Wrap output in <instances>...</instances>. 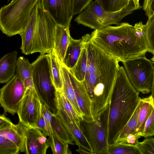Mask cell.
<instances>
[{
	"label": "cell",
	"mask_w": 154,
	"mask_h": 154,
	"mask_svg": "<svg viewBox=\"0 0 154 154\" xmlns=\"http://www.w3.org/2000/svg\"><path fill=\"white\" fill-rule=\"evenodd\" d=\"M90 34L82 36L87 53V67L82 82L91 101L94 119L109 104L120 67L119 61L91 40Z\"/></svg>",
	"instance_id": "1"
},
{
	"label": "cell",
	"mask_w": 154,
	"mask_h": 154,
	"mask_svg": "<svg viewBox=\"0 0 154 154\" xmlns=\"http://www.w3.org/2000/svg\"><path fill=\"white\" fill-rule=\"evenodd\" d=\"M90 35L92 42L119 62L150 52L147 42L136 34L134 26L127 23L95 29Z\"/></svg>",
	"instance_id": "2"
},
{
	"label": "cell",
	"mask_w": 154,
	"mask_h": 154,
	"mask_svg": "<svg viewBox=\"0 0 154 154\" xmlns=\"http://www.w3.org/2000/svg\"><path fill=\"white\" fill-rule=\"evenodd\" d=\"M139 93L130 82L124 68L119 67L109 103L108 143L114 144L137 106Z\"/></svg>",
	"instance_id": "3"
},
{
	"label": "cell",
	"mask_w": 154,
	"mask_h": 154,
	"mask_svg": "<svg viewBox=\"0 0 154 154\" xmlns=\"http://www.w3.org/2000/svg\"><path fill=\"white\" fill-rule=\"evenodd\" d=\"M41 0H15L0 9V29L11 37L20 35L28 23L33 8Z\"/></svg>",
	"instance_id": "4"
},
{
	"label": "cell",
	"mask_w": 154,
	"mask_h": 154,
	"mask_svg": "<svg viewBox=\"0 0 154 154\" xmlns=\"http://www.w3.org/2000/svg\"><path fill=\"white\" fill-rule=\"evenodd\" d=\"M32 78L35 91L41 103L56 113V89L53 82L49 55L41 54L32 63Z\"/></svg>",
	"instance_id": "5"
},
{
	"label": "cell",
	"mask_w": 154,
	"mask_h": 154,
	"mask_svg": "<svg viewBox=\"0 0 154 154\" xmlns=\"http://www.w3.org/2000/svg\"><path fill=\"white\" fill-rule=\"evenodd\" d=\"M128 79L138 92L154 96V62L144 55L122 62Z\"/></svg>",
	"instance_id": "6"
},
{
	"label": "cell",
	"mask_w": 154,
	"mask_h": 154,
	"mask_svg": "<svg viewBox=\"0 0 154 154\" xmlns=\"http://www.w3.org/2000/svg\"><path fill=\"white\" fill-rule=\"evenodd\" d=\"M137 10L133 8H124L117 12L108 13L102 8L96 0H92L74 20L79 24L98 29L113 24L119 25L123 18Z\"/></svg>",
	"instance_id": "7"
},
{
	"label": "cell",
	"mask_w": 154,
	"mask_h": 154,
	"mask_svg": "<svg viewBox=\"0 0 154 154\" xmlns=\"http://www.w3.org/2000/svg\"><path fill=\"white\" fill-rule=\"evenodd\" d=\"M109 104L93 120L81 122L84 133L90 143L94 153L108 154V136Z\"/></svg>",
	"instance_id": "8"
},
{
	"label": "cell",
	"mask_w": 154,
	"mask_h": 154,
	"mask_svg": "<svg viewBox=\"0 0 154 154\" xmlns=\"http://www.w3.org/2000/svg\"><path fill=\"white\" fill-rule=\"evenodd\" d=\"M23 81L17 74L0 89V104L6 113H17L25 91Z\"/></svg>",
	"instance_id": "9"
},
{
	"label": "cell",
	"mask_w": 154,
	"mask_h": 154,
	"mask_svg": "<svg viewBox=\"0 0 154 154\" xmlns=\"http://www.w3.org/2000/svg\"><path fill=\"white\" fill-rule=\"evenodd\" d=\"M41 103L35 88H26L17 113L19 122L26 126L35 127Z\"/></svg>",
	"instance_id": "10"
},
{
	"label": "cell",
	"mask_w": 154,
	"mask_h": 154,
	"mask_svg": "<svg viewBox=\"0 0 154 154\" xmlns=\"http://www.w3.org/2000/svg\"><path fill=\"white\" fill-rule=\"evenodd\" d=\"M37 4L32 10L25 30L20 35L22 40L20 49L22 53L26 55L35 52L45 54L42 48L38 34Z\"/></svg>",
	"instance_id": "11"
},
{
	"label": "cell",
	"mask_w": 154,
	"mask_h": 154,
	"mask_svg": "<svg viewBox=\"0 0 154 154\" xmlns=\"http://www.w3.org/2000/svg\"><path fill=\"white\" fill-rule=\"evenodd\" d=\"M41 4L56 25L69 26L73 15V0H41Z\"/></svg>",
	"instance_id": "12"
},
{
	"label": "cell",
	"mask_w": 154,
	"mask_h": 154,
	"mask_svg": "<svg viewBox=\"0 0 154 154\" xmlns=\"http://www.w3.org/2000/svg\"><path fill=\"white\" fill-rule=\"evenodd\" d=\"M37 19L39 37L45 53L54 48V38L56 23L43 9L41 2L37 4Z\"/></svg>",
	"instance_id": "13"
},
{
	"label": "cell",
	"mask_w": 154,
	"mask_h": 154,
	"mask_svg": "<svg viewBox=\"0 0 154 154\" xmlns=\"http://www.w3.org/2000/svg\"><path fill=\"white\" fill-rule=\"evenodd\" d=\"M46 135L39 129L26 126L25 131L26 154H45L49 147Z\"/></svg>",
	"instance_id": "14"
},
{
	"label": "cell",
	"mask_w": 154,
	"mask_h": 154,
	"mask_svg": "<svg viewBox=\"0 0 154 154\" xmlns=\"http://www.w3.org/2000/svg\"><path fill=\"white\" fill-rule=\"evenodd\" d=\"M68 71L77 104L83 115V119L88 121L93 120L91 101L85 85L82 82L77 80L69 69Z\"/></svg>",
	"instance_id": "15"
},
{
	"label": "cell",
	"mask_w": 154,
	"mask_h": 154,
	"mask_svg": "<svg viewBox=\"0 0 154 154\" xmlns=\"http://www.w3.org/2000/svg\"><path fill=\"white\" fill-rule=\"evenodd\" d=\"M56 114L61 119L76 144L90 154H94L91 145L81 127L60 110L57 109Z\"/></svg>",
	"instance_id": "16"
},
{
	"label": "cell",
	"mask_w": 154,
	"mask_h": 154,
	"mask_svg": "<svg viewBox=\"0 0 154 154\" xmlns=\"http://www.w3.org/2000/svg\"><path fill=\"white\" fill-rule=\"evenodd\" d=\"M26 127L20 122L17 125L12 123L0 128V136L13 142L20 152H25V131Z\"/></svg>",
	"instance_id": "17"
},
{
	"label": "cell",
	"mask_w": 154,
	"mask_h": 154,
	"mask_svg": "<svg viewBox=\"0 0 154 154\" xmlns=\"http://www.w3.org/2000/svg\"><path fill=\"white\" fill-rule=\"evenodd\" d=\"M70 37L69 26L65 27L56 24L53 49L61 62L64 58Z\"/></svg>",
	"instance_id": "18"
},
{
	"label": "cell",
	"mask_w": 154,
	"mask_h": 154,
	"mask_svg": "<svg viewBox=\"0 0 154 154\" xmlns=\"http://www.w3.org/2000/svg\"><path fill=\"white\" fill-rule=\"evenodd\" d=\"M17 52L13 51L0 59V84L6 83L15 75Z\"/></svg>",
	"instance_id": "19"
},
{
	"label": "cell",
	"mask_w": 154,
	"mask_h": 154,
	"mask_svg": "<svg viewBox=\"0 0 154 154\" xmlns=\"http://www.w3.org/2000/svg\"><path fill=\"white\" fill-rule=\"evenodd\" d=\"M60 73L63 82V94L69 101L77 113L82 119V113L76 100L74 88L69 76L68 69L61 61Z\"/></svg>",
	"instance_id": "20"
},
{
	"label": "cell",
	"mask_w": 154,
	"mask_h": 154,
	"mask_svg": "<svg viewBox=\"0 0 154 154\" xmlns=\"http://www.w3.org/2000/svg\"><path fill=\"white\" fill-rule=\"evenodd\" d=\"M84 46L82 39H75L70 37L65 57L61 62L69 69H72L76 63Z\"/></svg>",
	"instance_id": "21"
},
{
	"label": "cell",
	"mask_w": 154,
	"mask_h": 154,
	"mask_svg": "<svg viewBox=\"0 0 154 154\" xmlns=\"http://www.w3.org/2000/svg\"><path fill=\"white\" fill-rule=\"evenodd\" d=\"M139 103L140 109L136 132L143 134L145 122L152 110L154 109L153 96L151 94L146 97H140Z\"/></svg>",
	"instance_id": "22"
},
{
	"label": "cell",
	"mask_w": 154,
	"mask_h": 154,
	"mask_svg": "<svg viewBox=\"0 0 154 154\" xmlns=\"http://www.w3.org/2000/svg\"><path fill=\"white\" fill-rule=\"evenodd\" d=\"M55 95L57 109L64 112L74 121L77 125L81 127V122L83 119L77 113L70 102L63 95L61 91L56 90Z\"/></svg>",
	"instance_id": "23"
},
{
	"label": "cell",
	"mask_w": 154,
	"mask_h": 154,
	"mask_svg": "<svg viewBox=\"0 0 154 154\" xmlns=\"http://www.w3.org/2000/svg\"><path fill=\"white\" fill-rule=\"evenodd\" d=\"M102 8L108 13L119 11L124 8L131 7L139 9L134 0H96Z\"/></svg>",
	"instance_id": "24"
},
{
	"label": "cell",
	"mask_w": 154,
	"mask_h": 154,
	"mask_svg": "<svg viewBox=\"0 0 154 154\" xmlns=\"http://www.w3.org/2000/svg\"><path fill=\"white\" fill-rule=\"evenodd\" d=\"M47 54L50 59L54 84L57 90L62 91L63 82L60 73L61 61L54 49Z\"/></svg>",
	"instance_id": "25"
},
{
	"label": "cell",
	"mask_w": 154,
	"mask_h": 154,
	"mask_svg": "<svg viewBox=\"0 0 154 154\" xmlns=\"http://www.w3.org/2000/svg\"><path fill=\"white\" fill-rule=\"evenodd\" d=\"M51 123L52 132L68 144H75L74 141L67 129L60 118L55 113H52Z\"/></svg>",
	"instance_id": "26"
},
{
	"label": "cell",
	"mask_w": 154,
	"mask_h": 154,
	"mask_svg": "<svg viewBox=\"0 0 154 154\" xmlns=\"http://www.w3.org/2000/svg\"><path fill=\"white\" fill-rule=\"evenodd\" d=\"M87 63V51L84 44V46L76 63L72 69H69L75 77L79 81L83 82L85 79Z\"/></svg>",
	"instance_id": "27"
},
{
	"label": "cell",
	"mask_w": 154,
	"mask_h": 154,
	"mask_svg": "<svg viewBox=\"0 0 154 154\" xmlns=\"http://www.w3.org/2000/svg\"><path fill=\"white\" fill-rule=\"evenodd\" d=\"M49 146L54 154H71L68 144L52 132L48 139Z\"/></svg>",
	"instance_id": "28"
},
{
	"label": "cell",
	"mask_w": 154,
	"mask_h": 154,
	"mask_svg": "<svg viewBox=\"0 0 154 154\" xmlns=\"http://www.w3.org/2000/svg\"><path fill=\"white\" fill-rule=\"evenodd\" d=\"M139 109L140 106L139 102L131 116L119 134L115 143L119 142L121 140L129 134L136 132Z\"/></svg>",
	"instance_id": "29"
},
{
	"label": "cell",
	"mask_w": 154,
	"mask_h": 154,
	"mask_svg": "<svg viewBox=\"0 0 154 154\" xmlns=\"http://www.w3.org/2000/svg\"><path fill=\"white\" fill-rule=\"evenodd\" d=\"M16 70V74L23 81L26 79L32 77V64L23 56H20L17 59Z\"/></svg>",
	"instance_id": "30"
},
{
	"label": "cell",
	"mask_w": 154,
	"mask_h": 154,
	"mask_svg": "<svg viewBox=\"0 0 154 154\" xmlns=\"http://www.w3.org/2000/svg\"><path fill=\"white\" fill-rule=\"evenodd\" d=\"M108 154H141L136 146L116 143L108 145Z\"/></svg>",
	"instance_id": "31"
},
{
	"label": "cell",
	"mask_w": 154,
	"mask_h": 154,
	"mask_svg": "<svg viewBox=\"0 0 154 154\" xmlns=\"http://www.w3.org/2000/svg\"><path fill=\"white\" fill-rule=\"evenodd\" d=\"M148 18L147 23L145 25L146 36L149 52L154 55V14Z\"/></svg>",
	"instance_id": "32"
},
{
	"label": "cell",
	"mask_w": 154,
	"mask_h": 154,
	"mask_svg": "<svg viewBox=\"0 0 154 154\" xmlns=\"http://www.w3.org/2000/svg\"><path fill=\"white\" fill-rule=\"evenodd\" d=\"M20 151L13 142L0 136V154H18Z\"/></svg>",
	"instance_id": "33"
},
{
	"label": "cell",
	"mask_w": 154,
	"mask_h": 154,
	"mask_svg": "<svg viewBox=\"0 0 154 154\" xmlns=\"http://www.w3.org/2000/svg\"><path fill=\"white\" fill-rule=\"evenodd\" d=\"M136 146L141 154H154V139L149 137L141 142H138Z\"/></svg>",
	"instance_id": "34"
},
{
	"label": "cell",
	"mask_w": 154,
	"mask_h": 154,
	"mask_svg": "<svg viewBox=\"0 0 154 154\" xmlns=\"http://www.w3.org/2000/svg\"><path fill=\"white\" fill-rule=\"evenodd\" d=\"M154 135V109L151 112L146 121L143 132V137H151Z\"/></svg>",
	"instance_id": "35"
},
{
	"label": "cell",
	"mask_w": 154,
	"mask_h": 154,
	"mask_svg": "<svg viewBox=\"0 0 154 154\" xmlns=\"http://www.w3.org/2000/svg\"><path fill=\"white\" fill-rule=\"evenodd\" d=\"M41 110L45 122L47 136H49L52 132L51 122L53 112L42 103H41Z\"/></svg>",
	"instance_id": "36"
},
{
	"label": "cell",
	"mask_w": 154,
	"mask_h": 154,
	"mask_svg": "<svg viewBox=\"0 0 154 154\" xmlns=\"http://www.w3.org/2000/svg\"><path fill=\"white\" fill-rule=\"evenodd\" d=\"M141 137H143L142 134L136 132L129 134L118 143L129 145L136 146L139 142V139Z\"/></svg>",
	"instance_id": "37"
},
{
	"label": "cell",
	"mask_w": 154,
	"mask_h": 154,
	"mask_svg": "<svg viewBox=\"0 0 154 154\" xmlns=\"http://www.w3.org/2000/svg\"><path fill=\"white\" fill-rule=\"evenodd\" d=\"M92 0H73V15L78 14L86 8Z\"/></svg>",
	"instance_id": "38"
},
{
	"label": "cell",
	"mask_w": 154,
	"mask_h": 154,
	"mask_svg": "<svg viewBox=\"0 0 154 154\" xmlns=\"http://www.w3.org/2000/svg\"><path fill=\"white\" fill-rule=\"evenodd\" d=\"M154 0H144L143 9L149 18L154 14Z\"/></svg>",
	"instance_id": "39"
},
{
	"label": "cell",
	"mask_w": 154,
	"mask_h": 154,
	"mask_svg": "<svg viewBox=\"0 0 154 154\" xmlns=\"http://www.w3.org/2000/svg\"><path fill=\"white\" fill-rule=\"evenodd\" d=\"M35 127L40 130L47 136V132L45 128V123L41 110V107L39 117Z\"/></svg>",
	"instance_id": "40"
},
{
	"label": "cell",
	"mask_w": 154,
	"mask_h": 154,
	"mask_svg": "<svg viewBox=\"0 0 154 154\" xmlns=\"http://www.w3.org/2000/svg\"><path fill=\"white\" fill-rule=\"evenodd\" d=\"M11 120L4 115H0V128L12 124Z\"/></svg>",
	"instance_id": "41"
},
{
	"label": "cell",
	"mask_w": 154,
	"mask_h": 154,
	"mask_svg": "<svg viewBox=\"0 0 154 154\" xmlns=\"http://www.w3.org/2000/svg\"><path fill=\"white\" fill-rule=\"evenodd\" d=\"M25 89L35 88L32 77H29L25 79L23 81Z\"/></svg>",
	"instance_id": "42"
},
{
	"label": "cell",
	"mask_w": 154,
	"mask_h": 154,
	"mask_svg": "<svg viewBox=\"0 0 154 154\" xmlns=\"http://www.w3.org/2000/svg\"><path fill=\"white\" fill-rule=\"evenodd\" d=\"M139 0H134L136 6L139 9H140L141 8V6L139 4Z\"/></svg>",
	"instance_id": "43"
},
{
	"label": "cell",
	"mask_w": 154,
	"mask_h": 154,
	"mask_svg": "<svg viewBox=\"0 0 154 154\" xmlns=\"http://www.w3.org/2000/svg\"><path fill=\"white\" fill-rule=\"evenodd\" d=\"M15 0H12V1H11V2H13V1H15Z\"/></svg>",
	"instance_id": "44"
},
{
	"label": "cell",
	"mask_w": 154,
	"mask_h": 154,
	"mask_svg": "<svg viewBox=\"0 0 154 154\" xmlns=\"http://www.w3.org/2000/svg\"><path fill=\"white\" fill-rule=\"evenodd\" d=\"M9 0H8V1H9Z\"/></svg>",
	"instance_id": "45"
}]
</instances>
